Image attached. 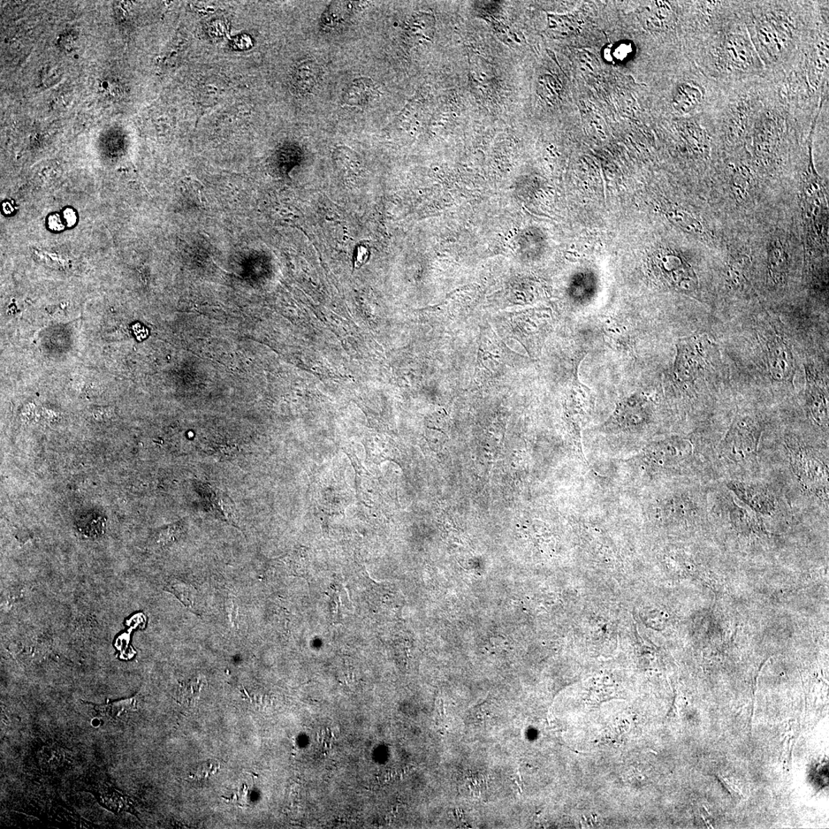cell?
I'll list each match as a JSON object with an SVG mask.
<instances>
[{"label": "cell", "instance_id": "6da1fadb", "mask_svg": "<svg viewBox=\"0 0 829 829\" xmlns=\"http://www.w3.org/2000/svg\"><path fill=\"white\" fill-rule=\"evenodd\" d=\"M698 68L722 86L764 78L765 67L736 1L697 3Z\"/></svg>", "mask_w": 829, "mask_h": 829}, {"label": "cell", "instance_id": "7a4b0ae2", "mask_svg": "<svg viewBox=\"0 0 829 829\" xmlns=\"http://www.w3.org/2000/svg\"><path fill=\"white\" fill-rule=\"evenodd\" d=\"M766 76L785 71L800 55L823 1H736Z\"/></svg>", "mask_w": 829, "mask_h": 829}, {"label": "cell", "instance_id": "3957f363", "mask_svg": "<svg viewBox=\"0 0 829 829\" xmlns=\"http://www.w3.org/2000/svg\"><path fill=\"white\" fill-rule=\"evenodd\" d=\"M717 347L706 334L681 339L676 344L674 374L683 383H694L710 372L716 361Z\"/></svg>", "mask_w": 829, "mask_h": 829}, {"label": "cell", "instance_id": "277c9868", "mask_svg": "<svg viewBox=\"0 0 829 829\" xmlns=\"http://www.w3.org/2000/svg\"><path fill=\"white\" fill-rule=\"evenodd\" d=\"M761 428L751 416H737L730 425L720 450L727 459L743 464L756 458Z\"/></svg>", "mask_w": 829, "mask_h": 829}, {"label": "cell", "instance_id": "5b68a950", "mask_svg": "<svg viewBox=\"0 0 829 829\" xmlns=\"http://www.w3.org/2000/svg\"><path fill=\"white\" fill-rule=\"evenodd\" d=\"M577 370L570 386L566 411L570 429L581 447V432L594 406L595 397L589 388L580 381Z\"/></svg>", "mask_w": 829, "mask_h": 829}, {"label": "cell", "instance_id": "8992f818", "mask_svg": "<svg viewBox=\"0 0 829 829\" xmlns=\"http://www.w3.org/2000/svg\"><path fill=\"white\" fill-rule=\"evenodd\" d=\"M766 360L768 370L774 381H793L794 360L789 344L779 334H769L766 340Z\"/></svg>", "mask_w": 829, "mask_h": 829}, {"label": "cell", "instance_id": "52a82bcc", "mask_svg": "<svg viewBox=\"0 0 829 829\" xmlns=\"http://www.w3.org/2000/svg\"><path fill=\"white\" fill-rule=\"evenodd\" d=\"M791 454L795 473L806 488L820 492L828 488V467L814 452L798 447Z\"/></svg>", "mask_w": 829, "mask_h": 829}, {"label": "cell", "instance_id": "ba28073f", "mask_svg": "<svg viewBox=\"0 0 829 829\" xmlns=\"http://www.w3.org/2000/svg\"><path fill=\"white\" fill-rule=\"evenodd\" d=\"M806 374V406L812 419L821 425L828 427V395L825 378L813 366H805Z\"/></svg>", "mask_w": 829, "mask_h": 829}, {"label": "cell", "instance_id": "9c48e42d", "mask_svg": "<svg viewBox=\"0 0 829 829\" xmlns=\"http://www.w3.org/2000/svg\"><path fill=\"white\" fill-rule=\"evenodd\" d=\"M727 487L754 512L770 515L777 508L773 494L763 485L733 481L729 482Z\"/></svg>", "mask_w": 829, "mask_h": 829}, {"label": "cell", "instance_id": "30bf717a", "mask_svg": "<svg viewBox=\"0 0 829 829\" xmlns=\"http://www.w3.org/2000/svg\"><path fill=\"white\" fill-rule=\"evenodd\" d=\"M693 452L688 440L680 438L668 439L652 444L645 450L646 457L661 467L676 465L685 460Z\"/></svg>", "mask_w": 829, "mask_h": 829}, {"label": "cell", "instance_id": "8fae6325", "mask_svg": "<svg viewBox=\"0 0 829 829\" xmlns=\"http://www.w3.org/2000/svg\"><path fill=\"white\" fill-rule=\"evenodd\" d=\"M379 96L374 82L370 79L360 78L352 82L344 96V105L363 107L367 105Z\"/></svg>", "mask_w": 829, "mask_h": 829}, {"label": "cell", "instance_id": "7c38bea8", "mask_svg": "<svg viewBox=\"0 0 829 829\" xmlns=\"http://www.w3.org/2000/svg\"><path fill=\"white\" fill-rule=\"evenodd\" d=\"M769 269L775 283L782 284L788 273V257L779 242H775L769 253Z\"/></svg>", "mask_w": 829, "mask_h": 829}, {"label": "cell", "instance_id": "4fadbf2b", "mask_svg": "<svg viewBox=\"0 0 829 829\" xmlns=\"http://www.w3.org/2000/svg\"><path fill=\"white\" fill-rule=\"evenodd\" d=\"M321 76V68L312 61L303 63L295 73L296 86L304 93L313 89Z\"/></svg>", "mask_w": 829, "mask_h": 829}, {"label": "cell", "instance_id": "5bb4252c", "mask_svg": "<svg viewBox=\"0 0 829 829\" xmlns=\"http://www.w3.org/2000/svg\"><path fill=\"white\" fill-rule=\"evenodd\" d=\"M76 524L82 533L90 536H97L103 533L105 529L106 519L100 513L89 511L79 515Z\"/></svg>", "mask_w": 829, "mask_h": 829}, {"label": "cell", "instance_id": "9a60e30c", "mask_svg": "<svg viewBox=\"0 0 829 829\" xmlns=\"http://www.w3.org/2000/svg\"><path fill=\"white\" fill-rule=\"evenodd\" d=\"M333 3L330 4L328 9L324 12L322 17L323 24L325 26H334L338 24L339 22L344 21L346 16L349 13V6H352V3Z\"/></svg>", "mask_w": 829, "mask_h": 829}, {"label": "cell", "instance_id": "2e32d148", "mask_svg": "<svg viewBox=\"0 0 829 829\" xmlns=\"http://www.w3.org/2000/svg\"><path fill=\"white\" fill-rule=\"evenodd\" d=\"M169 592L188 607H192L195 602V590L190 585L177 580L172 581L167 585Z\"/></svg>", "mask_w": 829, "mask_h": 829}, {"label": "cell", "instance_id": "e0dca14e", "mask_svg": "<svg viewBox=\"0 0 829 829\" xmlns=\"http://www.w3.org/2000/svg\"><path fill=\"white\" fill-rule=\"evenodd\" d=\"M333 158L340 169L345 170L356 169L360 165L356 155L352 150L340 148L334 152Z\"/></svg>", "mask_w": 829, "mask_h": 829}, {"label": "cell", "instance_id": "ac0fdd59", "mask_svg": "<svg viewBox=\"0 0 829 829\" xmlns=\"http://www.w3.org/2000/svg\"><path fill=\"white\" fill-rule=\"evenodd\" d=\"M135 707V699L134 698L126 699V701L115 703L111 705L101 706V711L111 715L110 717H117L119 715L128 711L133 710Z\"/></svg>", "mask_w": 829, "mask_h": 829}, {"label": "cell", "instance_id": "d6986e66", "mask_svg": "<svg viewBox=\"0 0 829 829\" xmlns=\"http://www.w3.org/2000/svg\"><path fill=\"white\" fill-rule=\"evenodd\" d=\"M342 450H343L347 455L349 459L351 460L352 465L353 466V468L356 471V478L359 476L361 478L367 476L372 477L369 471L362 466L360 460L357 458V456L353 451H351L349 450V448L348 450H347L346 448H342Z\"/></svg>", "mask_w": 829, "mask_h": 829}, {"label": "cell", "instance_id": "ffe728a7", "mask_svg": "<svg viewBox=\"0 0 829 829\" xmlns=\"http://www.w3.org/2000/svg\"><path fill=\"white\" fill-rule=\"evenodd\" d=\"M220 769V766L217 763L212 762L211 763L203 764L197 768V770L194 775L196 778H204L208 775H214Z\"/></svg>", "mask_w": 829, "mask_h": 829}, {"label": "cell", "instance_id": "44dd1931", "mask_svg": "<svg viewBox=\"0 0 829 829\" xmlns=\"http://www.w3.org/2000/svg\"><path fill=\"white\" fill-rule=\"evenodd\" d=\"M632 52V47L628 43H623L618 45L614 50V55L616 59L623 60L626 59Z\"/></svg>", "mask_w": 829, "mask_h": 829}, {"label": "cell", "instance_id": "7402d4cb", "mask_svg": "<svg viewBox=\"0 0 829 829\" xmlns=\"http://www.w3.org/2000/svg\"><path fill=\"white\" fill-rule=\"evenodd\" d=\"M368 259H369V252H368L367 249L364 248L363 247L360 248L358 250V253H357L356 261L355 262V267L356 268H359L362 267V266L365 263H366Z\"/></svg>", "mask_w": 829, "mask_h": 829}, {"label": "cell", "instance_id": "603a6c76", "mask_svg": "<svg viewBox=\"0 0 829 829\" xmlns=\"http://www.w3.org/2000/svg\"><path fill=\"white\" fill-rule=\"evenodd\" d=\"M135 326L137 327V328H138V331L135 330L136 336L138 337L139 339V338H142V339L146 338L147 337V334H148L147 330L146 329H144V327H142L140 324H136Z\"/></svg>", "mask_w": 829, "mask_h": 829}, {"label": "cell", "instance_id": "cb8c5ba5", "mask_svg": "<svg viewBox=\"0 0 829 829\" xmlns=\"http://www.w3.org/2000/svg\"><path fill=\"white\" fill-rule=\"evenodd\" d=\"M319 740H321V736H319V734L317 733V741L319 742Z\"/></svg>", "mask_w": 829, "mask_h": 829}]
</instances>
